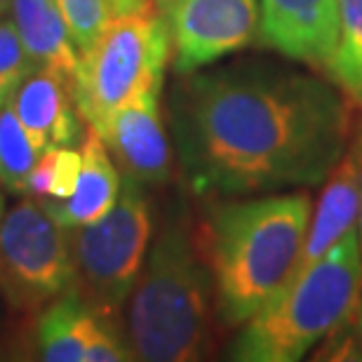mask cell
<instances>
[{"label":"cell","mask_w":362,"mask_h":362,"mask_svg":"<svg viewBox=\"0 0 362 362\" xmlns=\"http://www.w3.org/2000/svg\"><path fill=\"white\" fill-rule=\"evenodd\" d=\"M134 360L129 341L115 327V320L97 315V322L90 332L88 349H85V362H125Z\"/></svg>","instance_id":"21"},{"label":"cell","mask_w":362,"mask_h":362,"mask_svg":"<svg viewBox=\"0 0 362 362\" xmlns=\"http://www.w3.org/2000/svg\"><path fill=\"white\" fill-rule=\"evenodd\" d=\"M59 7L81 54L88 52L113 21L108 0H59Z\"/></svg>","instance_id":"20"},{"label":"cell","mask_w":362,"mask_h":362,"mask_svg":"<svg viewBox=\"0 0 362 362\" xmlns=\"http://www.w3.org/2000/svg\"><path fill=\"white\" fill-rule=\"evenodd\" d=\"M153 233L144 184L122 179L118 202L106 216L66 228L74 282L83 301L108 320H118L122 306L144 269Z\"/></svg>","instance_id":"6"},{"label":"cell","mask_w":362,"mask_h":362,"mask_svg":"<svg viewBox=\"0 0 362 362\" xmlns=\"http://www.w3.org/2000/svg\"><path fill=\"white\" fill-rule=\"evenodd\" d=\"M362 193V122L353 132L349 148L344 158L327 177V186L310 214L306 243L301 257L296 262L289 280L306 271L310 264L317 262L339 238H344L351 228H356L358 209ZM287 280V282H289Z\"/></svg>","instance_id":"12"},{"label":"cell","mask_w":362,"mask_h":362,"mask_svg":"<svg viewBox=\"0 0 362 362\" xmlns=\"http://www.w3.org/2000/svg\"><path fill=\"white\" fill-rule=\"evenodd\" d=\"M358 317H356V327H358V341H360V349H362V289H360V296H358V303H356V310H353Z\"/></svg>","instance_id":"22"},{"label":"cell","mask_w":362,"mask_h":362,"mask_svg":"<svg viewBox=\"0 0 362 362\" xmlns=\"http://www.w3.org/2000/svg\"><path fill=\"white\" fill-rule=\"evenodd\" d=\"M259 38L287 59L327 69L339 45V0H259Z\"/></svg>","instance_id":"10"},{"label":"cell","mask_w":362,"mask_h":362,"mask_svg":"<svg viewBox=\"0 0 362 362\" xmlns=\"http://www.w3.org/2000/svg\"><path fill=\"white\" fill-rule=\"evenodd\" d=\"M214 278L200 238L181 221L165 223L129 294L127 341L134 360H200L212 332Z\"/></svg>","instance_id":"3"},{"label":"cell","mask_w":362,"mask_h":362,"mask_svg":"<svg viewBox=\"0 0 362 362\" xmlns=\"http://www.w3.org/2000/svg\"><path fill=\"white\" fill-rule=\"evenodd\" d=\"M327 71L337 88L362 108V0H339V45Z\"/></svg>","instance_id":"16"},{"label":"cell","mask_w":362,"mask_h":362,"mask_svg":"<svg viewBox=\"0 0 362 362\" xmlns=\"http://www.w3.org/2000/svg\"><path fill=\"white\" fill-rule=\"evenodd\" d=\"M12 108L42 153L62 146H76L88 134V125L74 99V85L54 69H35L19 85Z\"/></svg>","instance_id":"11"},{"label":"cell","mask_w":362,"mask_h":362,"mask_svg":"<svg viewBox=\"0 0 362 362\" xmlns=\"http://www.w3.org/2000/svg\"><path fill=\"white\" fill-rule=\"evenodd\" d=\"M362 289V250L351 228L292 278L240 327L228 358L238 362H296L353 315Z\"/></svg>","instance_id":"4"},{"label":"cell","mask_w":362,"mask_h":362,"mask_svg":"<svg viewBox=\"0 0 362 362\" xmlns=\"http://www.w3.org/2000/svg\"><path fill=\"white\" fill-rule=\"evenodd\" d=\"M356 228H358V240H360V250H362V193H360V209H358V221H356Z\"/></svg>","instance_id":"23"},{"label":"cell","mask_w":362,"mask_h":362,"mask_svg":"<svg viewBox=\"0 0 362 362\" xmlns=\"http://www.w3.org/2000/svg\"><path fill=\"white\" fill-rule=\"evenodd\" d=\"M310 214L313 202L303 191L259 193L209 207L198 238L226 327H243L287 285Z\"/></svg>","instance_id":"2"},{"label":"cell","mask_w":362,"mask_h":362,"mask_svg":"<svg viewBox=\"0 0 362 362\" xmlns=\"http://www.w3.org/2000/svg\"><path fill=\"white\" fill-rule=\"evenodd\" d=\"M83 165L76 188L69 198H35L45 212L64 228L85 226L106 216L118 202L122 177L108 153L104 139L88 127L83 139Z\"/></svg>","instance_id":"13"},{"label":"cell","mask_w":362,"mask_h":362,"mask_svg":"<svg viewBox=\"0 0 362 362\" xmlns=\"http://www.w3.org/2000/svg\"><path fill=\"white\" fill-rule=\"evenodd\" d=\"M97 315L74 287L64 289L38 313L33 329L35 356L45 362H85Z\"/></svg>","instance_id":"15"},{"label":"cell","mask_w":362,"mask_h":362,"mask_svg":"<svg viewBox=\"0 0 362 362\" xmlns=\"http://www.w3.org/2000/svg\"><path fill=\"white\" fill-rule=\"evenodd\" d=\"M35 71L12 19L0 17V106L12 104L19 85Z\"/></svg>","instance_id":"19"},{"label":"cell","mask_w":362,"mask_h":362,"mask_svg":"<svg viewBox=\"0 0 362 362\" xmlns=\"http://www.w3.org/2000/svg\"><path fill=\"white\" fill-rule=\"evenodd\" d=\"M172 59V38L158 7L113 19L81 54L74 99L85 125L101 134L129 99L163 88Z\"/></svg>","instance_id":"5"},{"label":"cell","mask_w":362,"mask_h":362,"mask_svg":"<svg viewBox=\"0 0 362 362\" xmlns=\"http://www.w3.org/2000/svg\"><path fill=\"white\" fill-rule=\"evenodd\" d=\"M346 99L320 76L269 62L181 76L170 101L181 168L200 195L317 186L353 136Z\"/></svg>","instance_id":"1"},{"label":"cell","mask_w":362,"mask_h":362,"mask_svg":"<svg viewBox=\"0 0 362 362\" xmlns=\"http://www.w3.org/2000/svg\"><path fill=\"white\" fill-rule=\"evenodd\" d=\"M160 90L148 88L132 97L99 134L122 177L139 184H165L172 175V148L163 122Z\"/></svg>","instance_id":"9"},{"label":"cell","mask_w":362,"mask_h":362,"mask_svg":"<svg viewBox=\"0 0 362 362\" xmlns=\"http://www.w3.org/2000/svg\"><path fill=\"white\" fill-rule=\"evenodd\" d=\"M5 216V198H3V191H0V221H3Z\"/></svg>","instance_id":"24"},{"label":"cell","mask_w":362,"mask_h":362,"mask_svg":"<svg viewBox=\"0 0 362 362\" xmlns=\"http://www.w3.org/2000/svg\"><path fill=\"white\" fill-rule=\"evenodd\" d=\"M12 21L35 69H54L74 85L81 64L59 0H12Z\"/></svg>","instance_id":"14"},{"label":"cell","mask_w":362,"mask_h":362,"mask_svg":"<svg viewBox=\"0 0 362 362\" xmlns=\"http://www.w3.org/2000/svg\"><path fill=\"white\" fill-rule=\"evenodd\" d=\"M179 76L212 66L259 35V0H156Z\"/></svg>","instance_id":"8"},{"label":"cell","mask_w":362,"mask_h":362,"mask_svg":"<svg viewBox=\"0 0 362 362\" xmlns=\"http://www.w3.org/2000/svg\"><path fill=\"white\" fill-rule=\"evenodd\" d=\"M74 282L66 228L35 198L7 209L0 221V294L14 313L38 315Z\"/></svg>","instance_id":"7"},{"label":"cell","mask_w":362,"mask_h":362,"mask_svg":"<svg viewBox=\"0 0 362 362\" xmlns=\"http://www.w3.org/2000/svg\"><path fill=\"white\" fill-rule=\"evenodd\" d=\"M83 165V151L74 146H62L45 151L35 168L28 175L26 195L31 198H69L76 188Z\"/></svg>","instance_id":"18"},{"label":"cell","mask_w":362,"mask_h":362,"mask_svg":"<svg viewBox=\"0 0 362 362\" xmlns=\"http://www.w3.org/2000/svg\"><path fill=\"white\" fill-rule=\"evenodd\" d=\"M42 151L28 136L12 104L0 106V184L12 193H24L28 175L40 160Z\"/></svg>","instance_id":"17"}]
</instances>
